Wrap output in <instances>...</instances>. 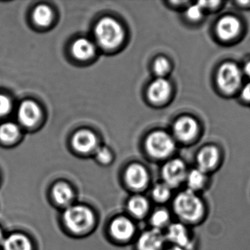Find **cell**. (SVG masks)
Instances as JSON below:
<instances>
[{"mask_svg": "<svg viewBox=\"0 0 250 250\" xmlns=\"http://www.w3.org/2000/svg\"><path fill=\"white\" fill-rule=\"evenodd\" d=\"M169 208L175 220L192 228L204 223L208 216V206L202 194L185 188L175 192Z\"/></svg>", "mask_w": 250, "mask_h": 250, "instance_id": "1", "label": "cell"}, {"mask_svg": "<svg viewBox=\"0 0 250 250\" xmlns=\"http://www.w3.org/2000/svg\"><path fill=\"white\" fill-rule=\"evenodd\" d=\"M164 232L167 245L184 250H195L197 249V239L192 228L188 225L174 220Z\"/></svg>", "mask_w": 250, "mask_h": 250, "instance_id": "2", "label": "cell"}, {"mask_svg": "<svg viewBox=\"0 0 250 250\" xmlns=\"http://www.w3.org/2000/svg\"><path fill=\"white\" fill-rule=\"evenodd\" d=\"M95 33L99 44L106 49L116 47L124 38V30L119 23L109 17L99 21Z\"/></svg>", "mask_w": 250, "mask_h": 250, "instance_id": "3", "label": "cell"}, {"mask_svg": "<svg viewBox=\"0 0 250 250\" xmlns=\"http://www.w3.org/2000/svg\"><path fill=\"white\" fill-rule=\"evenodd\" d=\"M188 169L184 161L172 159L165 162L161 169L162 181L174 191L184 187Z\"/></svg>", "mask_w": 250, "mask_h": 250, "instance_id": "4", "label": "cell"}, {"mask_svg": "<svg viewBox=\"0 0 250 250\" xmlns=\"http://www.w3.org/2000/svg\"><path fill=\"white\" fill-rule=\"evenodd\" d=\"M65 225L71 230L82 232L89 229L94 222L93 212L83 206H71L63 215Z\"/></svg>", "mask_w": 250, "mask_h": 250, "instance_id": "5", "label": "cell"}, {"mask_svg": "<svg viewBox=\"0 0 250 250\" xmlns=\"http://www.w3.org/2000/svg\"><path fill=\"white\" fill-rule=\"evenodd\" d=\"M146 148L152 157L162 160L167 159L172 154L175 145L169 134L164 131H156L147 137Z\"/></svg>", "mask_w": 250, "mask_h": 250, "instance_id": "6", "label": "cell"}, {"mask_svg": "<svg viewBox=\"0 0 250 250\" xmlns=\"http://www.w3.org/2000/svg\"><path fill=\"white\" fill-rule=\"evenodd\" d=\"M242 74L235 64L228 62L223 64L217 74V83L222 91L234 93L241 84Z\"/></svg>", "mask_w": 250, "mask_h": 250, "instance_id": "7", "label": "cell"}, {"mask_svg": "<svg viewBox=\"0 0 250 250\" xmlns=\"http://www.w3.org/2000/svg\"><path fill=\"white\" fill-rule=\"evenodd\" d=\"M167 246L165 232L151 228L144 231L137 241L138 250H164Z\"/></svg>", "mask_w": 250, "mask_h": 250, "instance_id": "8", "label": "cell"}, {"mask_svg": "<svg viewBox=\"0 0 250 250\" xmlns=\"http://www.w3.org/2000/svg\"><path fill=\"white\" fill-rule=\"evenodd\" d=\"M220 159V153L216 147L206 146L197 153L196 167L210 175L217 169Z\"/></svg>", "mask_w": 250, "mask_h": 250, "instance_id": "9", "label": "cell"}, {"mask_svg": "<svg viewBox=\"0 0 250 250\" xmlns=\"http://www.w3.org/2000/svg\"><path fill=\"white\" fill-rule=\"evenodd\" d=\"M127 184L133 189H146L150 183V175L145 167L140 164H133L125 172Z\"/></svg>", "mask_w": 250, "mask_h": 250, "instance_id": "10", "label": "cell"}, {"mask_svg": "<svg viewBox=\"0 0 250 250\" xmlns=\"http://www.w3.org/2000/svg\"><path fill=\"white\" fill-rule=\"evenodd\" d=\"M210 184V175L195 167L188 169L184 188L202 194L208 189Z\"/></svg>", "mask_w": 250, "mask_h": 250, "instance_id": "11", "label": "cell"}, {"mask_svg": "<svg viewBox=\"0 0 250 250\" xmlns=\"http://www.w3.org/2000/svg\"><path fill=\"white\" fill-rule=\"evenodd\" d=\"M198 131V125L194 118L182 117L175 122L173 131L175 137L183 142L192 140Z\"/></svg>", "mask_w": 250, "mask_h": 250, "instance_id": "12", "label": "cell"}, {"mask_svg": "<svg viewBox=\"0 0 250 250\" xmlns=\"http://www.w3.org/2000/svg\"><path fill=\"white\" fill-rule=\"evenodd\" d=\"M173 221L174 216L171 211L170 208L167 206H159L157 208L151 212L149 218L151 228L159 229L163 232H165V229Z\"/></svg>", "mask_w": 250, "mask_h": 250, "instance_id": "13", "label": "cell"}, {"mask_svg": "<svg viewBox=\"0 0 250 250\" xmlns=\"http://www.w3.org/2000/svg\"><path fill=\"white\" fill-rule=\"evenodd\" d=\"M240 28L239 21L235 17L228 16L219 20L216 25V33L222 40L229 41L237 36Z\"/></svg>", "mask_w": 250, "mask_h": 250, "instance_id": "14", "label": "cell"}, {"mask_svg": "<svg viewBox=\"0 0 250 250\" xmlns=\"http://www.w3.org/2000/svg\"><path fill=\"white\" fill-rule=\"evenodd\" d=\"M20 122L25 126H32L39 121L41 110L37 104L32 101H25L20 105L18 112Z\"/></svg>", "mask_w": 250, "mask_h": 250, "instance_id": "15", "label": "cell"}, {"mask_svg": "<svg viewBox=\"0 0 250 250\" xmlns=\"http://www.w3.org/2000/svg\"><path fill=\"white\" fill-rule=\"evenodd\" d=\"M110 229L113 236L121 241L130 239L135 231L134 224L125 217L115 219L111 225Z\"/></svg>", "mask_w": 250, "mask_h": 250, "instance_id": "16", "label": "cell"}, {"mask_svg": "<svg viewBox=\"0 0 250 250\" xmlns=\"http://www.w3.org/2000/svg\"><path fill=\"white\" fill-rule=\"evenodd\" d=\"M97 140L91 131L82 130L74 135L73 145L74 148L80 153H88L96 148Z\"/></svg>", "mask_w": 250, "mask_h": 250, "instance_id": "17", "label": "cell"}, {"mask_svg": "<svg viewBox=\"0 0 250 250\" xmlns=\"http://www.w3.org/2000/svg\"><path fill=\"white\" fill-rule=\"evenodd\" d=\"M171 87L169 82L163 78L155 80L148 89V96L155 103L165 102L169 97Z\"/></svg>", "mask_w": 250, "mask_h": 250, "instance_id": "18", "label": "cell"}, {"mask_svg": "<svg viewBox=\"0 0 250 250\" xmlns=\"http://www.w3.org/2000/svg\"><path fill=\"white\" fill-rule=\"evenodd\" d=\"M175 192L170 187L160 181L152 187L151 197L159 206H166L170 205Z\"/></svg>", "mask_w": 250, "mask_h": 250, "instance_id": "19", "label": "cell"}, {"mask_svg": "<svg viewBox=\"0 0 250 250\" xmlns=\"http://www.w3.org/2000/svg\"><path fill=\"white\" fill-rule=\"evenodd\" d=\"M128 208L133 216L141 219L150 213V202L144 196H134L128 201Z\"/></svg>", "mask_w": 250, "mask_h": 250, "instance_id": "20", "label": "cell"}, {"mask_svg": "<svg viewBox=\"0 0 250 250\" xmlns=\"http://www.w3.org/2000/svg\"><path fill=\"white\" fill-rule=\"evenodd\" d=\"M2 250H31L30 240L22 234L14 233L5 237L2 246Z\"/></svg>", "mask_w": 250, "mask_h": 250, "instance_id": "21", "label": "cell"}, {"mask_svg": "<svg viewBox=\"0 0 250 250\" xmlns=\"http://www.w3.org/2000/svg\"><path fill=\"white\" fill-rule=\"evenodd\" d=\"M72 52L74 56L80 60H87L95 54V46L90 41L80 39L73 45Z\"/></svg>", "mask_w": 250, "mask_h": 250, "instance_id": "22", "label": "cell"}, {"mask_svg": "<svg viewBox=\"0 0 250 250\" xmlns=\"http://www.w3.org/2000/svg\"><path fill=\"white\" fill-rule=\"evenodd\" d=\"M53 196L58 204L65 206L72 201L74 192L68 184L59 183L54 187Z\"/></svg>", "mask_w": 250, "mask_h": 250, "instance_id": "23", "label": "cell"}, {"mask_svg": "<svg viewBox=\"0 0 250 250\" xmlns=\"http://www.w3.org/2000/svg\"><path fill=\"white\" fill-rule=\"evenodd\" d=\"M52 12L46 5H39L33 12V20L38 25L44 27L52 21Z\"/></svg>", "mask_w": 250, "mask_h": 250, "instance_id": "24", "label": "cell"}, {"mask_svg": "<svg viewBox=\"0 0 250 250\" xmlns=\"http://www.w3.org/2000/svg\"><path fill=\"white\" fill-rule=\"evenodd\" d=\"M20 134L18 126L14 123L8 122L0 125V140L5 143L14 141Z\"/></svg>", "mask_w": 250, "mask_h": 250, "instance_id": "25", "label": "cell"}, {"mask_svg": "<svg viewBox=\"0 0 250 250\" xmlns=\"http://www.w3.org/2000/svg\"><path fill=\"white\" fill-rule=\"evenodd\" d=\"M154 71L159 77H164L169 71V63L166 58H160L156 60L154 64Z\"/></svg>", "mask_w": 250, "mask_h": 250, "instance_id": "26", "label": "cell"}, {"mask_svg": "<svg viewBox=\"0 0 250 250\" xmlns=\"http://www.w3.org/2000/svg\"><path fill=\"white\" fill-rule=\"evenodd\" d=\"M203 14V8L199 5H191L187 11V16L189 20L192 21H197L201 18Z\"/></svg>", "mask_w": 250, "mask_h": 250, "instance_id": "27", "label": "cell"}, {"mask_svg": "<svg viewBox=\"0 0 250 250\" xmlns=\"http://www.w3.org/2000/svg\"><path fill=\"white\" fill-rule=\"evenodd\" d=\"M10 99L5 95L0 94V117L5 116L11 109Z\"/></svg>", "mask_w": 250, "mask_h": 250, "instance_id": "28", "label": "cell"}, {"mask_svg": "<svg viewBox=\"0 0 250 250\" xmlns=\"http://www.w3.org/2000/svg\"><path fill=\"white\" fill-rule=\"evenodd\" d=\"M96 156L102 163H108L111 160V153L107 148L104 147H99L96 150Z\"/></svg>", "mask_w": 250, "mask_h": 250, "instance_id": "29", "label": "cell"}, {"mask_svg": "<svg viewBox=\"0 0 250 250\" xmlns=\"http://www.w3.org/2000/svg\"><path fill=\"white\" fill-rule=\"evenodd\" d=\"M241 96L244 100L250 102V83L244 86L241 91Z\"/></svg>", "mask_w": 250, "mask_h": 250, "instance_id": "30", "label": "cell"}, {"mask_svg": "<svg viewBox=\"0 0 250 250\" xmlns=\"http://www.w3.org/2000/svg\"><path fill=\"white\" fill-rule=\"evenodd\" d=\"M5 236L4 235L3 229L0 227V247L2 246V243H3L4 239H5Z\"/></svg>", "mask_w": 250, "mask_h": 250, "instance_id": "31", "label": "cell"}, {"mask_svg": "<svg viewBox=\"0 0 250 250\" xmlns=\"http://www.w3.org/2000/svg\"><path fill=\"white\" fill-rule=\"evenodd\" d=\"M244 71H245L246 74L248 75L249 77H250V61L249 62H247V65H245V68H244Z\"/></svg>", "mask_w": 250, "mask_h": 250, "instance_id": "32", "label": "cell"}, {"mask_svg": "<svg viewBox=\"0 0 250 250\" xmlns=\"http://www.w3.org/2000/svg\"><path fill=\"white\" fill-rule=\"evenodd\" d=\"M164 250H184L182 249L178 248V247H173V246L167 245Z\"/></svg>", "mask_w": 250, "mask_h": 250, "instance_id": "33", "label": "cell"}]
</instances>
